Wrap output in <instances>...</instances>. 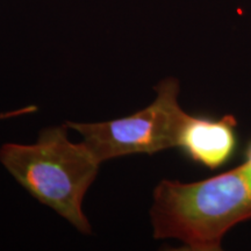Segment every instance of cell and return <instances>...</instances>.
Instances as JSON below:
<instances>
[{
	"label": "cell",
	"mask_w": 251,
	"mask_h": 251,
	"mask_svg": "<svg viewBox=\"0 0 251 251\" xmlns=\"http://www.w3.org/2000/svg\"><path fill=\"white\" fill-rule=\"evenodd\" d=\"M153 101L129 117L97 124L68 122L100 163L134 153H152L177 147L188 114L180 107L179 81L166 78L156 86Z\"/></svg>",
	"instance_id": "obj_3"
},
{
	"label": "cell",
	"mask_w": 251,
	"mask_h": 251,
	"mask_svg": "<svg viewBox=\"0 0 251 251\" xmlns=\"http://www.w3.org/2000/svg\"><path fill=\"white\" fill-rule=\"evenodd\" d=\"M247 161L251 162V143H249V146H248V149H247Z\"/></svg>",
	"instance_id": "obj_6"
},
{
	"label": "cell",
	"mask_w": 251,
	"mask_h": 251,
	"mask_svg": "<svg viewBox=\"0 0 251 251\" xmlns=\"http://www.w3.org/2000/svg\"><path fill=\"white\" fill-rule=\"evenodd\" d=\"M153 237L185 249L219 251L226 234L251 219V162L194 183L164 179L153 191Z\"/></svg>",
	"instance_id": "obj_1"
},
{
	"label": "cell",
	"mask_w": 251,
	"mask_h": 251,
	"mask_svg": "<svg viewBox=\"0 0 251 251\" xmlns=\"http://www.w3.org/2000/svg\"><path fill=\"white\" fill-rule=\"evenodd\" d=\"M236 126L234 115L215 120L188 114L177 147L191 161L215 170L233 156L236 148Z\"/></svg>",
	"instance_id": "obj_4"
},
{
	"label": "cell",
	"mask_w": 251,
	"mask_h": 251,
	"mask_svg": "<svg viewBox=\"0 0 251 251\" xmlns=\"http://www.w3.org/2000/svg\"><path fill=\"white\" fill-rule=\"evenodd\" d=\"M68 125L45 128L34 144L5 143L0 162L37 201L57 212L81 234L92 228L83 200L100 163L84 143L68 139Z\"/></svg>",
	"instance_id": "obj_2"
},
{
	"label": "cell",
	"mask_w": 251,
	"mask_h": 251,
	"mask_svg": "<svg viewBox=\"0 0 251 251\" xmlns=\"http://www.w3.org/2000/svg\"><path fill=\"white\" fill-rule=\"evenodd\" d=\"M18 115H19L18 111H12V112H7V113H2V114H0V120H1V119L14 118V117H18Z\"/></svg>",
	"instance_id": "obj_5"
}]
</instances>
